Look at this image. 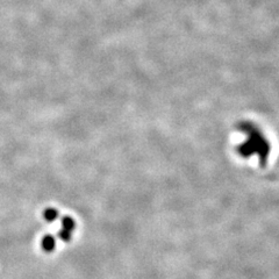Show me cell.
<instances>
[{"label":"cell","mask_w":279,"mask_h":279,"mask_svg":"<svg viewBox=\"0 0 279 279\" xmlns=\"http://www.w3.org/2000/svg\"><path fill=\"white\" fill-rule=\"evenodd\" d=\"M241 130H243L245 135V141L243 143H241V146L239 147L241 155H257L259 157V161H265L267 155H269L270 146L266 137L263 135V133L259 132V129L254 127L252 125L242 126Z\"/></svg>","instance_id":"obj_1"},{"label":"cell","mask_w":279,"mask_h":279,"mask_svg":"<svg viewBox=\"0 0 279 279\" xmlns=\"http://www.w3.org/2000/svg\"><path fill=\"white\" fill-rule=\"evenodd\" d=\"M55 245H56V242H55V239H54L53 236L47 235V236H44V237H43V240H42V247H43L44 250H47V251L54 250Z\"/></svg>","instance_id":"obj_2"},{"label":"cell","mask_w":279,"mask_h":279,"mask_svg":"<svg viewBox=\"0 0 279 279\" xmlns=\"http://www.w3.org/2000/svg\"><path fill=\"white\" fill-rule=\"evenodd\" d=\"M62 226H63V229L68 230V232L71 233L72 230L74 229V227H76V223H74V221L72 220L71 218L66 217L62 220Z\"/></svg>","instance_id":"obj_3"},{"label":"cell","mask_w":279,"mask_h":279,"mask_svg":"<svg viewBox=\"0 0 279 279\" xmlns=\"http://www.w3.org/2000/svg\"><path fill=\"white\" fill-rule=\"evenodd\" d=\"M44 219H46L47 221H54L56 219L58 218V212L54 210V208H49V210H46L44 211Z\"/></svg>","instance_id":"obj_4"},{"label":"cell","mask_w":279,"mask_h":279,"mask_svg":"<svg viewBox=\"0 0 279 279\" xmlns=\"http://www.w3.org/2000/svg\"><path fill=\"white\" fill-rule=\"evenodd\" d=\"M58 236L61 237V239L63 240V241H69L70 240V236H71V233L70 232H68V230H65V229H62L61 232H59V234H58Z\"/></svg>","instance_id":"obj_5"}]
</instances>
